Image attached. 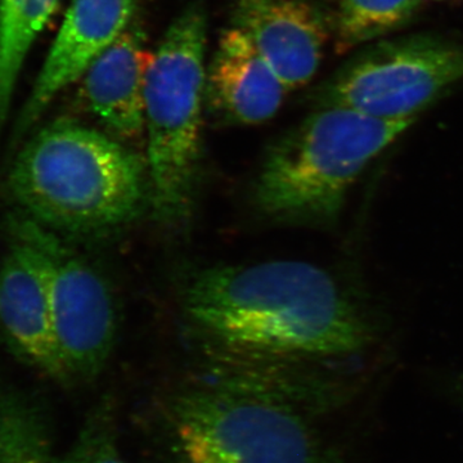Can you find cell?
Instances as JSON below:
<instances>
[{"mask_svg": "<svg viewBox=\"0 0 463 463\" xmlns=\"http://www.w3.org/2000/svg\"><path fill=\"white\" fill-rule=\"evenodd\" d=\"M288 88L237 27L223 33L207 67L206 102L231 123L257 125L281 109Z\"/></svg>", "mask_w": 463, "mask_h": 463, "instance_id": "8fae6325", "label": "cell"}, {"mask_svg": "<svg viewBox=\"0 0 463 463\" xmlns=\"http://www.w3.org/2000/svg\"><path fill=\"white\" fill-rule=\"evenodd\" d=\"M151 53L138 23L106 48L85 70L84 99L111 132L134 138L145 132V83Z\"/></svg>", "mask_w": 463, "mask_h": 463, "instance_id": "7c38bea8", "label": "cell"}, {"mask_svg": "<svg viewBox=\"0 0 463 463\" xmlns=\"http://www.w3.org/2000/svg\"><path fill=\"white\" fill-rule=\"evenodd\" d=\"M182 309L197 334L236 358L343 356L373 339L355 301L330 272L307 261L205 268L185 285Z\"/></svg>", "mask_w": 463, "mask_h": 463, "instance_id": "6da1fadb", "label": "cell"}, {"mask_svg": "<svg viewBox=\"0 0 463 463\" xmlns=\"http://www.w3.org/2000/svg\"><path fill=\"white\" fill-rule=\"evenodd\" d=\"M137 3L138 0H72L18 118L14 146L32 129L60 91L79 80L88 66L127 30Z\"/></svg>", "mask_w": 463, "mask_h": 463, "instance_id": "ba28073f", "label": "cell"}, {"mask_svg": "<svg viewBox=\"0 0 463 463\" xmlns=\"http://www.w3.org/2000/svg\"><path fill=\"white\" fill-rule=\"evenodd\" d=\"M8 190L24 215L60 236H99L124 227L149 194L136 154L70 120L47 125L21 148Z\"/></svg>", "mask_w": 463, "mask_h": 463, "instance_id": "3957f363", "label": "cell"}, {"mask_svg": "<svg viewBox=\"0 0 463 463\" xmlns=\"http://www.w3.org/2000/svg\"><path fill=\"white\" fill-rule=\"evenodd\" d=\"M462 80V43L404 36L376 43L350 58L323 85L319 106L389 120L417 118Z\"/></svg>", "mask_w": 463, "mask_h": 463, "instance_id": "8992f818", "label": "cell"}, {"mask_svg": "<svg viewBox=\"0 0 463 463\" xmlns=\"http://www.w3.org/2000/svg\"><path fill=\"white\" fill-rule=\"evenodd\" d=\"M421 0H340L339 33L346 48L404 25Z\"/></svg>", "mask_w": 463, "mask_h": 463, "instance_id": "9a60e30c", "label": "cell"}, {"mask_svg": "<svg viewBox=\"0 0 463 463\" xmlns=\"http://www.w3.org/2000/svg\"><path fill=\"white\" fill-rule=\"evenodd\" d=\"M421 2H422V0H421Z\"/></svg>", "mask_w": 463, "mask_h": 463, "instance_id": "ac0fdd59", "label": "cell"}, {"mask_svg": "<svg viewBox=\"0 0 463 463\" xmlns=\"http://www.w3.org/2000/svg\"><path fill=\"white\" fill-rule=\"evenodd\" d=\"M54 463H127L118 446L114 402L103 399L88 413L72 446Z\"/></svg>", "mask_w": 463, "mask_h": 463, "instance_id": "2e32d148", "label": "cell"}, {"mask_svg": "<svg viewBox=\"0 0 463 463\" xmlns=\"http://www.w3.org/2000/svg\"><path fill=\"white\" fill-rule=\"evenodd\" d=\"M232 26L248 36L288 91L309 83L321 65L327 27L306 0H241Z\"/></svg>", "mask_w": 463, "mask_h": 463, "instance_id": "9c48e42d", "label": "cell"}, {"mask_svg": "<svg viewBox=\"0 0 463 463\" xmlns=\"http://www.w3.org/2000/svg\"><path fill=\"white\" fill-rule=\"evenodd\" d=\"M58 2L0 0V138L27 54L56 11Z\"/></svg>", "mask_w": 463, "mask_h": 463, "instance_id": "4fadbf2b", "label": "cell"}, {"mask_svg": "<svg viewBox=\"0 0 463 463\" xmlns=\"http://www.w3.org/2000/svg\"><path fill=\"white\" fill-rule=\"evenodd\" d=\"M458 389H459V392H461L463 394V377L461 380H459V388Z\"/></svg>", "mask_w": 463, "mask_h": 463, "instance_id": "e0dca14e", "label": "cell"}, {"mask_svg": "<svg viewBox=\"0 0 463 463\" xmlns=\"http://www.w3.org/2000/svg\"><path fill=\"white\" fill-rule=\"evenodd\" d=\"M50 425L38 404L0 388V463H54Z\"/></svg>", "mask_w": 463, "mask_h": 463, "instance_id": "5bb4252c", "label": "cell"}, {"mask_svg": "<svg viewBox=\"0 0 463 463\" xmlns=\"http://www.w3.org/2000/svg\"><path fill=\"white\" fill-rule=\"evenodd\" d=\"M8 231L11 241L24 246L41 269L70 383L96 379L108 364L116 336L108 283L60 234L26 215L12 216Z\"/></svg>", "mask_w": 463, "mask_h": 463, "instance_id": "52a82bcc", "label": "cell"}, {"mask_svg": "<svg viewBox=\"0 0 463 463\" xmlns=\"http://www.w3.org/2000/svg\"><path fill=\"white\" fill-rule=\"evenodd\" d=\"M416 120L319 108L268 152L254 185L255 205L277 223H336L362 173Z\"/></svg>", "mask_w": 463, "mask_h": 463, "instance_id": "277c9868", "label": "cell"}, {"mask_svg": "<svg viewBox=\"0 0 463 463\" xmlns=\"http://www.w3.org/2000/svg\"><path fill=\"white\" fill-rule=\"evenodd\" d=\"M0 336L21 361L51 379L70 383L41 269L14 241L0 265Z\"/></svg>", "mask_w": 463, "mask_h": 463, "instance_id": "30bf717a", "label": "cell"}, {"mask_svg": "<svg viewBox=\"0 0 463 463\" xmlns=\"http://www.w3.org/2000/svg\"><path fill=\"white\" fill-rule=\"evenodd\" d=\"M206 16L200 5L182 12L151 53L145 83L149 196L164 223L191 207L206 103Z\"/></svg>", "mask_w": 463, "mask_h": 463, "instance_id": "5b68a950", "label": "cell"}, {"mask_svg": "<svg viewBox=\"0 0 463 463\" xmlns=\"http://www.w3.org/2000/svg\"><path fill=\"white\" fill-rule=\"evenodd\" d=\"M223 371L166 399L167 463H340L301 410L303 380Z\"/></svg>", "mask_w": 463, "mask_h": 463, "instance_id": "7a4b0ae2", "label": "cell"}]
</instances>
